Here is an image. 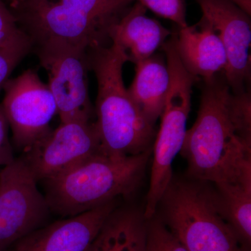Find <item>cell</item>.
<instances>
[{"label":"cell","mask_w":251,"mask_h":251,"mask_svg":"<svg viewBox=\"0 0 251 251\" xmlns=\"http://www.w3.org/2000/svg\"><path fill=\"white\" fill-rule=\"evenodd\" d=\"M204 81L194 125L180 153L191 177L215 184L251 174L250 90L235 92L224 73Z\"/></svg>","instance_id":"obj_1"},{"label":"cell","mask_w":251,"mask_h":251,"mask_svg":"<svg viewBox=\"0 0 251 251\" xmlns=\"http://www.w3.org/2000/svg\"><path fill=\"white\" fill-rule=\"evenodd\" d=\"M91 71L97 80L95 122L102 152L111 157L136 156L151 151L156 131L130 97L123 80L128 62L117 43L89 50Z\"/></svg>","instance_id":"obj_2"},{"label":"cell","mask_w":251,"mask_h":251,"mask_svg":"<svg viewBox=\"0 0 251 251\" xmlns=\"http://www.w3.org/2000/svg\"><path fill=\"white\" fill-rule=\"evenodd\" d=\"M134 0H44L9 8L32 49L64 43L87 50L110 45L112 28Z\"/></svg>","instance_id":"obj_3"},{"label":"cell","mask_w":251,"mask_h":251,"mask_svg":"<svg viewBox=\"0 0 251 251\" xmlns=\"http://www.w3.org/2000/svg\"><path fill=\"white\" fill-rule=\"evenodd\" d=\"M151 151L136 156L91 157L64 174L44 181L51 212L78 215L134 192Z\"/></svg>","instance_id":"obj_4"},{"label":"cell","mask_w":251,"mask_h":251,"mask_svg":"<svg viewBox=\"0 0 251 251\" xmlns=\"http://www.w3.org/2000/svg\"><path fill=\"white\" fill-rule=\"evenodd\" d=\"M165 226L188 251H248L202 185L172 180L162 198Z\"/></svg>","instance_id":"obj_5"},{"label":"cell","mask_w":251,"mask_h":251,"mask_svg":"<svg viewBox=\"0 0 251 251\" xmlns=\"http://www.w3.org/2000/svg\"><path fill=\"white\" fill-rule=\"evenodd\" d=\"M171 82L161 114L159 131L153 143L150 188L144 218L150 220L173 180V163L181 151L186 136L191 107L193 83L196 77L186 70L176 51L166 54Z\"/></svg>","instance_id":"obj_6"},{"label":"cell","mask_w":251,"mask_h":251,"mask_svg":"<svg viewBox=\"0 0 251 251\" xmlns=\"http://www.w3.org/2000/svg\"><path fill=\"white\" fill-rule=\"evenodd\" d=\"M49 75L61 123L93 122L95 110L88 91L90 71L87 50L64 43H48L32 49Z\"/></svg>","instance_id":"obj_7"},{"label":"cell","mask_w":251,"mask_h":251,"mask_svg":"<svg viewBox=\"0 0 251 251\" xmlns=\"http://www.w3.org/2000/svg\"><path fill=\"white\" fill-rule=\"evenodd\" d=\"M21 156L0 171V251L48 224L51 210Z\"/></svg>","instance_id":"obj_8"},{"label":"cell","mask_w":251,"mask_h":251,"mask_svg":"<svg viewBox=\"0 0 251 251\" xmlns=\"http://www.w3.org/2000/svg\"><path fill=\"white\" fill-rule=\"evenodd\" d=\"M3 90L1 104L13 144L23 152L52 131L50 125L57 114V105L49 86L33 69L9 79Z\"/></svg>","instance_id":"obj_9"},{"label":"cell","mask_w":251,"mask_h":251,"mask_svg":"<svg viewBox=\"0 0 251 251\" xmlns=\"http://www.w3.org/2000/svg\"><path fill=\"white\" fill-rule=\"evenodd\" d=\"M102 152L95 122L61 123L23 151L21 158L36 181L53 179Z\"/></svg>","instance_id":"obj_10"},{"label":"cell","mask_w":251,"mask_h":251,"mask_svg":"<svg viewBox=\"0 0 251 251\" xmlns=\"http://www.w3.org/2000/svg\"><path fill=\"white\" fill-rule=\"evenodd\" d=\"M212 25L227 57L224 72L233 92L249 90L251 74V16L231 0H195Z\"/></svg>","instance_id":"obj_11"},{"label":"cell","mask_w":251,"mask_h":251,"mask_svg":"<svg viewBox=\"0 0 251 251\" xmlns=\"http://www.w3.org/2000/svg\"><path fill=\"white\" fill-rule=\"evenodd\" d=\"M115 201L46 224L18 240L6 251H86L116 209Z\"/></svg>","instance_id":"obj_12"},{"label":"cell","mask_w":251,"mask_h":251,"mask_svg":"<svg viewBox=\"0 0 251 251\" xmlns=\"http://www.w3.org/2000/svg\"><path fill=\"white\" fill-rule=\"evenodd\" d=\"M176 44L181 62L193 76L209 80L226 71L227 57L224 44L204 16L194 25L179 29Z\"/></svg>","instance_id":"obj_13"},{"label":"cell","mask_w":251,"mask_h":251,"mask_svg":"<svg viewBox=\"0 0 251 251\" xmlns=\"http://www.w3.org/2000/svg\"><path fill=\"white\" fill-rule=\"evenodd\" d=\"M147 9L134 1L112 28L110 38L125 51L128 62H141L151 57L172 34L161 23L146 16Z\"/></svg>","instance_id":"obj_14"},{"label":"cell","mask_w":251,"mask_h":251,"mask_svg":"<svg viewBox=\"0 0 251 251\" xmlns=\"http://www.w3.org/2000/svg\"><path fill=\"white\" fill-rule=\"evenodd\" d=\"M135 75L128 90L130 97L151 125L161 117L169 90V70L161 57H151L135 64Z\"/></svg>","instance_id":"obj_15"},{"label":"cell","mask_w":251,"mask_h":251,"mask_svg":"<svg viewBox=\"0 0 251 251\" xmlns=\"http://www.w3.org/2000/svg\"><path fill=\"white\" fill-rule=\"evenodd\" d=\"M147 225L129 209H115L86 251H145Z\"/></svg>","instance_id":"obj_16"},{"label":"cell","mask_w":251,"mask_h":251,"mask_svg":"<svg viewBox=\"0 0 251 251\" xmlns=\"http://www.w3.org/2000/svg\"><path fill=\"white\" fill-rule=\"evenodd\" d=\"M216 185L218 191L215 194L223 214L249 248L251 242V174Z\"/></svg>","instance_id":"obj_17"},{"label":"cell","mask_w":251,"mask_h":251,"mask_svg":"<svg viewBox=\"0 0 251 251\" xmlns=\"http://www.w3.org/2000/svg\"><path fill=\"white\" fill-rule=\"evenodd\" d=\"M31 51L30 41L23 31L0 48V91L20 62Z\"/></svg>","instance_id":"obj_18"},{"label":"cell","mask_w":251,"mask_h":251,"mask_svg":"<svg viewBox=\"0 0 251 251\" xmlns=\"http://www.w3.org/2000/svg\"><path fill=\"white\" fill-rule=\"evenodd\" d=\"M145 251H188L162 221L147 226Z\"/></svg>","instance_id":"obj_19"},{"label":"cell","mask_w":251,"mask_h":251,"mask_svg":"<svg viewBox=\"0 0 251 251\" xmlns=\"http://www.w3.org/2000/svg\"><path fill=\"white\" fill-rule=\"evenodd\" d=\"M158 16L175 23L179 29L188 25L184 0H134Z\"/></svg>","instance_id":"obj_20"},{"label":"cell","mask_w":251,"mask_h":251,"mask_svg":"<svg viewBox=\"0 0 251 251\" xmlns=\"http://www.w3.org/2000/svg\"><path fill=\"white\" fill-rule=\"evenodd\" d=\"M21 32L9 6L4 0H0V48Z\"/></svg>","instance_id":"obj_21"},{"label":"cell","mask_w":251,"mask_h":251,"mask_svg":"<svg viewBox=\"0 0 251 251\" xmlns=\"http://www.w3.org/2000/svg\"><path fill=\"white\" fill-rule=\"evenodd\" d=\"M9 125L0 103V167L9 165L16 159L14 149L9 140Z\"/></svg>","instance_id":"obj_22"},{"label":"cell","mask_w":251,"mask_h":251,"mask_svg":"<svg viewBox=\"0 0 251 251\" xmlns=\"http://www.w3.org/2000/svg\"><path fill=\"white\" fill-rule=\"evenodd\" d=\"M244 10L249 15H251V0H231Z\"/></svg>","instance_id":"obj_23"},{"label":"cell","mask_w":251,"mask_h":251,"mask_svg":"<svg viewBox=\"0 0 251 251\" xmlns=\"http://www.w3.org/2000/svg\"><path fill=\"white\" fill-rule=\"evenodd\" d=\"M43 1V0H20V1H18V4L16 5L34 4V3L39 2V1Z\"/></svg>","instance_id":"obj_24"},{"label":"cell","mask_w":251,"mask_h":251,"mask_svg":"<svg viewBox=\"0 0 251 251\" xmlns=\"http://www.w3.org/2000/svg\"><path fill=\"white\" fill-rule=\"evenodd\" d=\"M4 1H7V5L9 6V8H12L18 4V1H19L20 0H4Z\"/></svg>","instance_id":"obj_25"}]
</instances>
